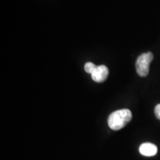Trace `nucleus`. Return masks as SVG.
<instances>
[{
  "mask_svg": "<svg viewBox=\"0 0 160 160\" xmlns=\"http://www.w3.org/2000/svg\"><path fill=\"white\" fill-rule=\"evenodd\" d=\"M132 119V113L128 109L116 111L109 116L108 123L110 128L113 131H119L123 128Z\"/></svg>",
  "mask_w": 160,
  "mask_h": 160,
  "instance_id": "f257e3e1",
  "label": "nucleus"
},
{
  "mask_svg": "<svg viewBox=\"0 0 160 160\" xmlns=\"http://www.w3.org/2000/svg\"><path fill=\"white\" fill-rule=\"evenodd\" d=\"M153 59V55L151 52L144 53L138 57L136 62V70L138 75L142 77H147L149 73L150 65Z\"/></svg>",
  "mask_w": 160,
  "mask_h": 160,
  "instance_id": "f03ea898",
  "label": "nucleus"
},
{
  "mask_svg": "<svg viewBox=\"0 0 160 160\" xmlns=\"http://www.w3.org/2000/svg\"><path fill=\"white\" fill-rule=\"evenodd\" d=\"M108 68L105 65H99L91 73V78L96 82H103L108 76Z\"/></svg>",
  "mask_w": 160,
  "mask_h": 160,
  "instance_id": "7ed1b4c3",
  "label": "nucleus"
},
{
  "mask_svg": "<svg viewBox=\"0 0 160 160\" xmlns=\"http://www.w3.org/2000/svg\"><path fill=\"white\" fill-rule=\"evenodd\" d=\"M157 147L152 143L146 142L140 145L139 152L142 155L145 157H152L157 153Z\"/></svg>",
  "mask_w": 160,
  "mask_h": 160,
  "instance_id": "20e7f679",
  "label": "nucleus"
},
{
  "mask_svg": "<svg viewBox=\"0 0 160 160\" xmlns=\"http://www.w3.org/2000/svg\"><path fill=\"white\" fill-rule=\"evenodd\" d=\"M97 67V66L94 65L93 63L87 62V63H85L84 68H85V71L87 72L88 73H91H91H93V71H94Z\"/></svg>",
  "mask_w": 160,
  "mask_h": 160,
  "instance_id": "39448f33",
  "label": "nucleus"
},
{
  "mask_svg": "<svg viewBox=\"0 0 160 160\" xmlns=\"http://www.w3.org/2000/svg\"><path fill=\"white\" fill-rule=\"evenodd\" d=\"M154 113H155L156 117H157L158 119L160 120V104H159V105H157L155 107Z\"/></svg>",
  "mask_w": 160,
  "mask_h": 160,
  "instance_id": "423d86ee",
  "label": "nucleus"
}]
</instances>
